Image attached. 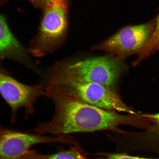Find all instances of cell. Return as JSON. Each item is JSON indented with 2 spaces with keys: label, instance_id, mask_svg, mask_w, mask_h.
<instances>
[{
  "label": "cell",
  "instance_id": "cell-1",
  "mask_svg": "<svg viewBox=\"0 0 159 159\" xmlns=\"http://www.w3.org/2000/svg\"><path fill=\"white\" fill-rule=\"evenodd\" d=\"M45 92L54 103L55 114L51 121L40 123L31 130L36 134L66 137L71 133L118 130L121 125L137 126V113L122 115L87 104L65 94L52 85H46Z\"/></svg>",
  "mask_w": 159,
  "mask_h": 159
},
{
  "label": "cell",
  "instance_id": "cell-2",
  "mask_svg": "<svg viewBox=\"0 0 159 159\" xmlns=\"http://www.w3.org/2000/svg\"><path fill=\"white\" fill-rule=\"evenodd\" d=\"M124 59L109 54L60 61L47 71L46 84L69 82L95 83L115 89L126 70Z\"/></svg>",
  "mask_w": 159,
  "mask_h": 159
},
{
  "label": "cell",
  "instance_id": "cell-3",
  "mask_svg": "<svg viewBox=\"0 0 159 159\" xmlns=\"http://www.w3.org/2000/svg\"><path fill=\"white\" fill-rule=\"evenodd\" d=\"M38 33L31 43L30 53L41 57L52 52L62 43L67 27V0H57L44 8Z\"/></svg>",
  "mask_w": 159,
  "mask_h": 159
},
{
  "label": "cell",
  "instance_id": "cell-4",
  "mask_svg": "<svg viewBox=\"0 0 159 159\" xmlns=\"http://www.w3.org/2000/svg\"><path fill=\"white\" fill-rule=\"evenodd\" d=\"M53 85L72 98L87 104L114 112L135 114L123 101L115 88L98 83L65 82Z\"/></svg>",
  "mask_w": 159,
  "mask_h": 159
},
{
  "label": "cell",
  "instance_id": "cell-5",
  "mask_svg": "<svg viewBox=\"0 0 159 159\" xmlns=\"http://www.w3.org/2000/svg\"><path fill=\"white\" fill-rule=\"evenodd\" d=\"M156 23L155 18L143 24L127 26L102 42L94 45L92 49L123 59L138 54L152 36Z\"/></svg>",
  "mask_w": 159,
  "mask_h": 159
},
{
  "label": "cell",
  "instance_id": "cell-6",
  "mask_svg": "<svg viewBox=\"0 0 159 159\" xmlns=\"http://www.w3.org/2000/svg\"><path fill=\"white\" fill-rule=\"evenodd\" d=\"M0 94L11 110L12 122H15L17 111L24 108L26 117L34 112V105L45 95L41 85H29L19 82L8 74L0 71Z\"/></svg>",
  "mask_w": 159,
  "mask_h": 159
},
{
  "label": "cell",
  "instance_id": "cell-7",
  "mask_svg": "<svg viewBox=\"0 0 159 159\" xmlns=\"http://www.w3.org/2000/svg\"><path fill=\"white\" fill-rule=\"evenodd\" d=\"M68 142L66 138H51L2 129L0 136V159H19L35 145Z\"/></svg>",
  "mask_w": 159,
  "mask_h": 159
},
{
  "label": "cell",
  "instance_id": "cell-8",
  "mask_svg": "<svg viewBox=\"0 0 159 159\" xmlns=\"http://www.w3.org/2000/svg\"><path fill=\"white\" fill-rule=\"evenodd\" d=\"M0 59H11L33 69L34 67L28 54L11 33L0 15Z\"/></svg>",
  "mask_w": 159,
  "mask_h": 159
},
{
  "label": "cell",
  "instance_id": "cell-9",
  "mask_svg": "<svg viewBox=\"0 0 159 159\" xmlns=\"http://www.w3.org/2000/svg\"><path fill=\"white\" fill-rule=\"evenodd\" d=\"M140 129L144 132L136 133L138 148L159 154V113L141 114Z\"/></svg>",
  "mask_w": 159,
  "mask_h": 159
},
{
  "label": "cell",
  "instance_id": "cell-10",
  "mask_svg": "<svg viewBox=\"0 0 159 159\" xmlns=\"http://www.w3.org/2000/svg\"><path fill=\"white\" fill-rule=\"evenodd\" d=\"M19 159H89L80 151L73 148L68 150H61L56 153L43 155L38 153L35 150H30Z\"/></svg>",
  "mask_w": 159,
  "mask_h": 159
},
{
  "label": "cell",
  "instance_id": "cell-11",
  "mask_svg": "<svg viewBox=\"0 0 159 159\" xmlns=\"http://www.w3.org/2000/svg\"><path fill=\"white\" fill-rule=\"evenodd\" d=\"M156 19L153 33L148 42L138 53V57L134 62L135 65H139L144 59L159 50V13Z\"/></svg>",
  "mask_w": 159,
  "mask_h": 159
},
{
  "label": "cell",
  "instance_id": "cell-12",
  "mask_svg": "<svg viewBox=\"0 0 159 159\" xmlns=\"http://www.w3.org/2000/svg\"><path fill=\"white\" fill-rule=\"evenodd\" d=\"M106 159H159V158H148L129 156L124 154H114L109 155Z\"/></svg>",
  "mask_w": 159,
  "mask_h": 159
},
{
  "label": "cell",
  "instance_id": "cell-13",
  "mask_svg": "<svg viewBox=\"0 0 159 159\" xmlns=\"http://www.w3.org/2000/svg\"><path fill=\"white\" fill-rule=\"evenodd\" d=\"M35 7L44 8L45 7L52 2L57 0H30Z\"/></svg>",
  "mask_w": 159,
  "mask_h": 159
},
{
  "label": "cell",
  "instance_id": "cell-14",
  "mask_svg": "<svg viewBox=\"0 0 159 159\" xmlns=\"http://www.w3.org/2000/svg\"><path fill=\"white\" fill-rule=\"evenodd\" d=\"M2 129H0V136H1V132H2Z\"/></svg>",
  "mask_w": 159,
  "mask_h": 159
}]
</instances>
